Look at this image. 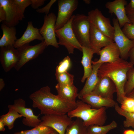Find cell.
I'll return each instance as SVG.
<instances>
[{
	"instance_id": "cell-1",
	"label": "cell",
	"mask_w": 134,
	"mask_h": 134,
	"mask_svg": "<svg viewBox=\"0 0 134 134\" xmlns=\"http://www.w3.org/2000/svg\"><path fill=\"white\" fill-rule=\"evenodd\" d=\"M29 97L32 102L33 107L38 109L44 115L67 114L76 107V102H69L53 94L48 86L33 93Z\"/></svg>"
},
{
	"instance_id": "cell-2",
	"label": "cell",
	"mask_w": 134,
	"mask_h": 134,
	"mask_svg": "<svg viewBox=\"0 0 134 134\" xmlns=\"http://www.w3.org/2000/svg\"><path fill=\"white\" fill-rule=\"evenodd\" d=\"M133 65L130 62L120 58L114 62L101 64L98 70L99 77H107L113 82L116 88V100L120 104L126 96L124 87L127 73Z\"/></svg>"
},
{
	"instance_id": "cell-3",
	"label": "cell",
	"mask_w": 134,
	"mask_h": 134,
	"mask_svg": "<svg viewBox=\"0 0 134 134\" xmlns=\"http://www.w3.org/2000/svg\"><path fill=\"white\" fill-rule=\"evenodd\" d=\"M76 108L67 114L70 118H78L87 127L92 125H103L107 119L106 107L94 108L81 100L76 101Z\"/></svg>"
},
{
	"instance_id": "cell-4",
	"label": "cell",
	"mask_w": 134,
	"mask_h": 134,
	"mask_svg": "<svg viewBox=\"0 0 134 134\" xmlns=\"http://www.w3.org/2000/svg\"><path fill=\"white\" fill-rule=\"evenodd\" d=\"M75 15L63 27L55 30L59 45L64 46L69 54H73L75 49L82 51V47L77 39L72 28V22Z\"/></svg>"
},
{
	"instance_id": "cell-5",
	"label": "cell",
	"mask_w": 134,
	"mask_h": 134,
	"mask_svg": "<svg viewBox=\"0 0 134 134\" xmlns=\"http://www.w3.org/2000/svg\"><path fill=\"white\" fill-rule=\"evenodd\" d=\"M90 23L87 16L77 14L72 22V28L78 42L83 47L90 48Z\"/></svg>"
},
{
	"instance_id": "cell-6",
	"label": "cell",
	"mask_w": 134,
	"mask_h": 134,
	"mask_svg": "<svg viewBox=\"0 0 134 134\" xmlns=\"http://www.w3.org/2000/svg\"><path fill=\"white\" fill-rule=\"evenodd\" d=\"M47 47L44 40L34 45H30L29 44H27L17 48L19 59L14 69L17 71L19 70L27 62L35 59L42 53Z\"/></svg>"
},
{
	"instance_id": "cell-7",
	"label": "cell",
	"mask_w": 134,
	"mask_h": 134,
	"mask_svg": "<svg viewBox=\"0 0 134 134\" xmlns=\"http://www.w3.org/2000/svg\"><path fill=\"white\" fill-rule=\"evenodd\" d=\"M90 23L106 36L114 40V27L109 18L104 16L98 9L89 11L87 16Z\"/></svg>"
},
{
	"instance_id": "cell-8",
	"label": "cell",
	"mask_w": 134,
	"mask_h": 134,
	"mask_svg": "<svg viewBox=\"0 0 134 134\" xmlns=\"http://www.w3.org/2000/svg\"><path fill=\"white\" fill-rule=\"evenodd\" d=\"M58 11L55 26V30L63 27L71 18L77 8V0H58Z\"/></svg>"
},
{
	"instance_id": "cell-9",
	"label": "cell",
	"mask_w": 134,
	"mask_h": 134,
	"mask_svg": "<svg viewBox=\"0 0 134 134\" xmlns=\"http://www.w3.org/2000/svg\"><path fill=\"white\" fill-rule=\"evenodd\" d=\"M57 17L53 13L46 15L40 32L43 37L47 46L51 45L57 48L59 45L56 38L55 26Z\"/></svg>"
},
{
	"instance_id": "cell-10",
	"label": "cell",
	"mask_w": 134,
	"mask_h": 134,
	"mask_svg": "<svg viewBox=\"0 0 134 134\" xmlns=\"http://www.w3.org/2000/svg\"><path fill=\"white\" fill-rule=\"evenodd\" d=\"M41 119L39 125L51 128L59 134H65L67 128L73 121L67 114L43 115Z\"/></svg>"
},
{
	"instance_id": "cell-11",
	"label": "cell",
	"mask_w": 134,
	"mask_h": 134,
	"mask_svg": "<svg viewBox=\"0 0 134 134\" xmlns=\"http://www.w3.org/2000/svg\"><path fill=\"white\" fill-rule=\"evenodd\" d=\"M114 30V41L118 47L120 53V57L126 60L129 57L130 51L134 44V40L128 38L121 29L117 19H112Z\"/></svg>"
},
{
	"instance_id": "cell-12",
	"label": "cell",
	"mask_w": 134,
	"mask_h": 134,
	"mask_svg": "<svg viewBox=\"0 0 134 134\" xmlns=\"http://www.w3.org/2000/svg\"><path fill=\"white\" fill-rule=\"evenodd\" d=\"M8 107L14 109L24 117L22 122L25 126L34 127L39 125L41 121L38 118L39 116L34 115L31 109L26 107L25 101L22 99L15 100L14 104L9 105Z\"/></svg>"
},
{
	"instance_id": "cell-13",
	"label": "cell",
	"mask_w": 134,
	"mask_h": 134,
	"mask_svg": "<svg viewBox=\"0 0 134 134\" xmlns=\"http://www.w3.org/2000/svg\"><path fill=\"white\" fill-rule=\"evenodd\" d=\"M19 59L18 50L13 46H8L0 48V60L5 72H8L14 68Z\"/></svg>"
},
{
	"instance_id": "cell-14",
	"label": "cell",
	"mask_w": 134,
	"mask_h": 134,
	"mask_svg": "<svg viewBox=\"0 0 134 134\" xmlns=\"http://www.w3.org/2000/svg\"><path fill=\"white\" fill-rule=\"evenodd\" d=\"M127 4V1L125 0H115L107 2L105 4L109 12L116 16L121 28L127 23H131L126 12L125 6Z\"/></svg>"
},
{
	"instance_id": "cell-15",
	"label": "cell",
	"mask_w": 134,
	"mask_h": 134,
	"mask_svg": "<svg viewBox=\"0 0 134 134\" xmlns=\"http://www.w3.org/2000/svg\"><path fill=\"white\" fill-rule=\"evenodd\" d=\"M90 48L98 54L101 48L114 42L90 23Z\"/></svg>"
},
{
	"instance_id": "cell-16",
	"label": "cell",
	"mask_w": 134,
	"mask_h": 134,
	"mask_svg": "<svg viewBox=\"0 0 134 134\" xmlns=\"http://www.w3.org/2000/svg\"><path fill=\"white\" fill-rule=\"evenodd\" d=\"M116 91L113 82L109 77H104L99 78L92 92L104 98L113 99L114 94Z\"/></svg>"
},
{
	"instance_id": "cell-17",
	"label": "cell",
	"mask_w": 134,
	"mask_h": 134,
	"mask_svg": "<svg viewBox=\"0 0 134 134\" xmlns=\"http://www.w3.org/2000/svg\"><path fill=\"white\" fill-rule=\"evenodd\" d=\"M0 5L4 9L6 18L3 23L9 27L15 26L21 21L14 0H0Z\"/></svg>"
},
{
	"instance_id": "cell-18",
	"label": "cell",
	"mask_w": 134,
	"mask_h": 134,
	"mask_svg": "<svg viewBox=\"0 0 134 134\" xmlns=\"http://www.w3.org/2000/svg\"><path fill=\"white\" fill-rule=\"evenodd\" d=\"M35 40L41 41L44 40L40 33L39 29L34 27L32 22L30 21L28 22L27 28L23 34L20 38L17 39L13 46L17 49L24 45L29 44Z\"/></svg>"
},
{
	"instance_id": "cell-19",
	"label": "cell",
	"mask_w": 134,
	"mask_h": 134,
	"mask_svg": "<svg viewBox=\"0 0 134 134\" xmlns=\"http://www.w3.org/2000/svg\"><path fill=\"white\" fill-rule=\"evenodd\" d=\"M99 59L96 61H92V64H102L114 62L119 59L120 53L116 43L113 42L98 51Z\"/></svg>"
},
{
	"instance_id": "cell-20",
	"label": "cell",
	"mask_w": 134,
	"mask_h": 134,
	"mask_svg": "<svg viewBox=\"0 0 134 134\" xmlns=\"http://www.w3.org/2000/svg\"><path fill=\"white\" fill-rule=\"evenodd\" d=\"M80 99L95 109L114 107L116 103L113 99L103 97L92 92L83 96Z\"/></svg>"
},
{
	"instance_id": "cell-21",
	"label": "cell",
	"mask_w": 134,
	"mask_h": 134,
	"mask_svg": "<svg viewBox=\"0 0 134 134\" xmlns=\"http://www.w3.org/2000/svg\"><path fill=\"white\" fill-rule=\"evenodd\" d=\"M92 70L90 75L86 79L83 87L78 93V98L80 99L83 96L93 91L99 79L98 76V70L102 64H92Z\"/></svg>"
},
{
	"instance_id": "cell-22",
	"label": "cell",
	"mask_w": 134,
	"mask_h": 134,
	"mask_svg": "<svg viewBox=\"0 0 134 134\" xmlns=\"http://www.w3.org/2000/svg\"><path fill=\"white\" fill-rule=\"evenodd\" d=\"M82 52L83 56L81 62L83 67L84 73L81 81L84 83L92 73V60L93 54H96V52L91 48L83 46Z\"/></svg>"
},
{
	"instance_id": "cell-23",
	"label": "cell",
	"mask_w": 134,
	"mask_h": 134,
	"mask_svg": "<svg viewBox=\"0 0 134 134\" xmlns=\"http://www.w3.org/2000/svg\"><path fill=\"white\" fill-rule=\"evenodd\" d=\"M55 88L58 95L61 98L71 102H76L78 93L77 88L74 84L66 85L58 83Z\"/></svg>"
},
{
	"instance_id": "cell-24",
	"label": "cell",
	"mask_w": 134,
	"mask_h": 134,
	"mask_svg": "<svg viewBox=\"0 0 134 134\" xmlns=\"http://www.w3.org/2000/svg\"><path fill=\"white\" fill-rule=\"evenodd\" d=\"M3 34L0 39V47L14 46L17 39L16 36V30L15 26L9 27L2 23L1 25Z\"/></svg>"
},
{
	"instance_id": "cell-25",
	"label": "cell",
	"mask_w": 134,
	"mask_h": 134,
	"mask_svg": "<svg viewBox=\"0 0 134 134\" xmlns=\"http://www.w3.org/2000/svg\"><path fill=\"white\" fill-rule=\"evenodd\" d=\"M65 134H87V127L81 119L76 118L67 127Z\"/></svg>"
},
{
	"instance_id": "cell-26",
	"label": "cell",
	"mask_w": 134,
	"mask_h": 134,
	"mask_svg": "<svg viewBox=\"0 0 134 134\" xmlns=\"http://www.w3.org/2000/svg\"><path fill=\"white\" fill-rule=\"evenodd\" d=\"M117 124L115 121H112L106 125H93L87 127V134H106L111 130L116 128Z\"/></svg>"
},
{
	"instance_id": "cell-27",
	"label": "cell",
	"mask_w": 134,
	"mask_h": 134,
	"mask_svg": "<svg viewBox=\"0 0 134 134\" xmlns=\"http://www.w3.org/2000/svg\"><path fill=\"white\" fill-rule=\"evenodd\" d=\"M9 109L7 113L0 116V120L5 126H7L9 130H11L14 126V123L15 120L22 116L14 109L11 108Z\"/></svg>"
},
{
	"instance_id": "cell-28",
	"label": "cell",
	"mask_w": 134,
	"mask_h": 134,
	"mask_svg": "<svg viewBox=\"0 0 134 134\" xmlns=\"http://www.w3.org/2000/svg\"><path fill=\"white\" fill-rule=\"evenodd\" d=\"M114 108L116 112L119 115L125 117L123 124L125 128L132 127L134 130V113L127 112L122 110L116 102Z\"/></svg>"
},
{
	"instance_id": "cell-29",
	"label": "cell",
	"mask_w": 134,
	"mask_h": 134,
	"mask_svg": "<svg viewBox=\"0 0 134 134\" xmlns=\"http://www.w3.org/2000/svg\"><path fill=\"white\" fill-rule=\"evenodd\" d=\"M54 131L51 128L39 125L30 130L22 131L12 134H48Z\"/></svg>"
},
{
	"instance_id": "cell-30",
	"label": "cell",
	"mask_w": 134,
	"mask_h": 134,
	"mask_svg": "<svg viewBox=\"0 0 134 134\" xmlns=\"http://www.w3.org/2000/svg\"><path fill=\"white\" fill-rule=\"evenodd\" d=\"M58 83L66 85L73 84L74 76L68 72L61 73L55 74Z\"/></svg>"
},
{
	"instance_id": "cell-31",
	"label": "cell",
	"mask_w": 134,
	"mask_h": 134,
	"mask_svg": "<svg viewBox=\"0 0 134 134\" xmlns=\"http://www.w3.org/2000/svg\"><path fill=\"white\" fill-rule=\"evenodd\" d=\"M134 88V68L133 67L128 72L127 80L124 87L125 93L126 96Z\"/></svg>"
},
{
	"instance_id": "cell-32",
	"label": "cell",
	"mask_w": 134,
	"mask_h": 134,
	"mask_svg": "<svg viewBox=\"0 0 134 134\" xmlns=\"http://www.w3.org/2000/svg\"><path fill=\"white\" fill-rule=\"evenodd\" d=\"M71 66L70 59L69 56H67L60 61L56 67L55 73L59 74L68 72Z\"/></svg>"
},
{
	"instance_id": "cell-33",
	"label": "cell",
	"mask_w": 134,
	"mask_h": 134,
	"mask_svg": "<svg viewBox=\"0 0 134 134\" xmlns=\"http://www.w3.org/2000/svg\"><path fill=\"white\" fill-rule=\"evenodd\" d=\"M16 6L21 20L25 17L24 13L25 9L31 5L30 0H14Z\"/></svg>"
},
{
	"instance_id": "cell-34",
	"label": "cell",
	"mask_w": 134,
	"mask_h": 134,
	"mask_svg": "<svg viewBox=\"0 0 134 134\" xmlns=\"http://www.w3.org/2000/svg\"><path fill=\"white\" fill-rule=\"evenodd\" d=\"M121 104L122 110L130 113L134 107V98L126 96Z\"/></svg>"
},
{
	"instance_id": "cell-35",
	"label": "cell",
	"mask_w": 134,
	"mask_h": 134,
	"mask_svg": "<svg viewBox=\"0 0 134 134\" xmlns=\"http://www.w3.org/2000/svg\"><path fill=\"white\" fill-rule=\"evenodd\" d=\"M122 30L128 38L134 40V24L127 23L123 26Z\"/></svg>"
},
{
	"instance_id": "cell-36",
	"label": "cell",
	"mask_w": 134,
	"mask_h": 134,
	"mask_svg": "<svg viewBox=\"0 0 134 134\" xmlns=\"http://www.w3.org/2000/svg\"><path fill=\"white\" fill-rule=\"evenodd\" d=\"M57 1L56 0H51L45 6L36 10V11L40 13H45L46 15L49 14L50 10L52 5Z\"/></svg>"
},
{
	"instance_id": "cell-37",
	"label": "cell",
	"mask_w": 134,
	"mask_h": 134,
	"mask_svg": "<svg viewBox=\"0 0 134 134\" xmlns=\"http://www.w3.org/2000/svg\"><path fill=\"white\" fill-rule=\"evenodd\" d=\"M126 12L127 16L134 13V0H131L129 3L125 6Z\"/></svg>"
},
{
	"instance_id": "cell-38",
	"label": "cell",
	"mask_w": 134,
	"mask_h": 134,
	"mask_svg": "<svg viewBox=\"0 0 134 134\" xmlns=\"http://www.w3.org/2000/svg\"><path fill=\"white\" fill-rule=\"evenodd\" d=\"M31 5L32 7L34 9H38L39 7L43 5L46 0H30Z\"/></svg>"
},
{
	"instance_id": "cell-39",
	"label": "cell",
	"mask_w": 134,
	"mask_h": 134,
	"mask_svg": "<svg viewBox=\"0 0 134 134\" xmlns=\"http://www.w3.org/2000/svg\"><path fill=\"white\" fill-rule=\"evenodd\" d=\"M6 18V14L3 8L0 5V22L5 21Z\"/></svg>"
},
{
	"instance_id": "cell-40",
	"label": "cell",
	"mask_w": 134,
	"mask_h": 134,
	"mask_svg": "<svg viewBox=\"0 0 134 134\" xmlns=\"http://www.w3.org/2000/svg\"><path fill=\"white\" fill-rule=\"evenodd\" d=\"M129 57L130 59V62L134 64V44L131 49L129 54Z\"/></svg>"
},
{
	"instance_id": "cell-41",
	"label": "cell",
	"mask_w": 134,
	"mask_h": 134,
	"mask_svg": "<svg viewBox=\"0 0 134 134\" xmlns=\"http://www.w3.org/2000/svg\"><path fill=\"white\" fill-rule=\"evenodd\" d=\"M123 134H134V130L128 129L125 130L123 132Z\"/></svg>"
},
{
	"instance_id": "cell-42",
	"label": "cell",
	"mask_w": 134,
	"mask_h": 134,
	"mask_svg": "<svg viewBox=\"0 0 134 134\" xmlns=\"http://www.w3.org/2000/svg\"><path fill=\"white\" fill-rule=\"evenodd\" d=\"M5 86V83L3 79H0V91H1L3 89Z\"/></svg>"
},
{
	"instance_id": "cell-43",
	"label": "cell",
	"mask_w": 134,
	"mask_h": 134,
	"mask_svg": "<svg viewBox=\"0 0 134 134\" xmlns=\"http://www.w3.org/2000/svg\"><path fill=\"white\" fill-rule=\"evenodd\" d=\"M5 126L4 123L1 121L0 120V131L4 132L5 130L4 126Z\"/></svg>"
},
{
	"instance_id": "cell-44",
	"label": "cell",
	"mask_w": 134,
	"mask_h": 134,
	"mask_svg": "<svg viewBox=\"0 0 134 134\" xmlns=\"http://www.w3.org/2000/svg\"><path fill=\"white\" fill-rule=\"evenodd\" d=\"M127 16L131 23L134 24V13Z\"/></svg>"
},
{
	"instance_id": "cell-45",
	"label": "cell",
	"mask_w": 134,
	"mask_h": 134,
	"mask_svg": "<svg viewBox=\"0 0 134 134\" xmlns=\"http://www.w3.org/2000/svg\"><path fill=\"white\" fill-rule=\"evenodd\" d=\"M126 96L134 98V88L129 94Z\"/></svg>"
},
{
	"instance_id": "cell-46",
	"label": "cell",
	"mask_w": 134,
	"mask_h": 134,
	"mask_svg": "<svg viewBox=\"0 0 134 134\" xmlns=\"http://www.w3.org/2000/svg\"><path fill=\"white\" fill-rule=\"evenodd\" d=\"M83 1L86 4H89L91 3V1L90 0H84Z\"/></svg>"
},
{
	"instance_id": "cell-47",
	"label": "cell",
	"mask_w": 134,
	"mask_h": 134,
	"mask_svg": "<svg viewBox=\"0 0 134 134\" xmlns=\"http://www.w3.org/2000/svg\"><path fill=\"white\" fill-rule=\"evenodd\" d=\"M48 134H59L56 131L54 130Z\"/></svg>"
}]
</instances>
